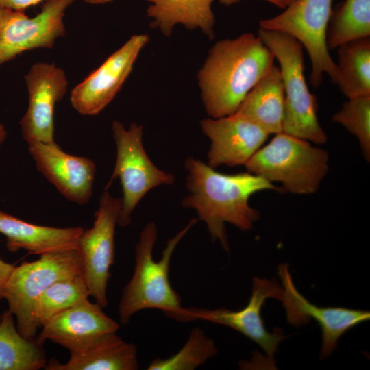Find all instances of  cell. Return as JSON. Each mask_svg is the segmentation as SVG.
Here are the masks:
<instances>
[{"label": "cell", "instance_id": "6da1fadb", "mask_svg": "<svg viewBox=\"0 0 370 370\" xmlns=\"http://www.w3.org/2000/svg\"><path fill=\"white\" fill-rule=\"evenodd\" d=\"M189 191L182 204L194 209L207 227L212 241L230 252L225 223L247 231L260 217L250 206V197L260 191L283 190L261 176L249 172L225 174L192 157L185 161Z\"/></svg>", "mask_w": 370, "mask_h": 370}, {"label": "cell", "instance_id": "7a4b0ae2", "mask_svg": "<svg viewBox=\"0 0 370 370\" xmlns=\"http://www.w3.org/2000/svg\"><path fill=\"white\" fill-rule=\"evenodd\" d=\"M274 60L271 51L252 33L215 42L197 77L207 114L211 118L234 114Z\"/></svg>", "mask_w": 370, "mask_h": 370}, {"label": "cell", "instance_id": "3957f363", "mask_svg": "<svg viewBox=\"0 0 370 370\" xmlns=\"http://www.w3.org/2000/svg\"><path fill=\"white\" fill-rule=\"evenodd\" d=\"M198 220L192 219L167 241L158 261L153 257L157 227L150 222L143 229L135 246L133 275L123 288L118 305L121 324L127 325L134 314L145 309L160 310L170 318L182 307L180 296L170 282L171 260L178 243Z\"/></svg>", "mask_w": 370, "mask_h": 370}, {"label": "cell", "instance_id": "277c9868", "mask_svg": "<svg viewBox=\"0 0 370 370\" xmlns=\"http://www.w3.org/2000/svg\"><path fill=\"white\" fill-rule=\"evenodd\" d=\"M258 36L279 63L284 95L282 132L322 145L328 136L321 126L318 103L304 76V47L293 37L260 28Z\"/></svg>", "mask_w": 370, "mask_h": 370}, {"label": "cell", "instance_id": "5b68a950", "mask_svg": "<svg viewBox=\"0 0 370 370\" xmlns=\"http://www.w3.org/2000/svg\"><path fill=\"white\" fill-rule=\"evenodd\" d=\"M328 162L325 150L282 132L261 147L245 166L249 173L280 183L283 190L309 195L319 189L328 171Z\"/></svg>", "mask_w": 370, "mask_h": 370}, {"label": "cell", "instance_id": "8992f818", "mask_svg": "<svg viewBox=\"0 0 370 370\" xmlns=\"http://www.w3.org/2000/svg\"><path fill=\"white\" fill-rule=\"evenodd\" d=\"M84 273L79 249L42 254L33 262L15 267L4 287L3 299L16 317L18 332L27 338H35L38 325L34 305L40 295L55 282Z\"/></svg>", "mask_w": 370, "mask_h": 370}, {"label": "cell", "instance_id": "52a82bcc", "mask_svg": "<svg viewBox=\"0 0 370 370\" xmlns=\"http://www.w3.org/2000/svg\"><path fill=\"white\" fill-rule=\"evenodd\" d=\"M112 131L116 158L105 190L119 179L123 197L118 225L125 227L131 223L132 214L143 197L155 187L172 184L175 177L156 167L149 159L143 146L141 125L132 123L126 128L121 121L115 120Z\"/></svg>", "mask_w": 370, "mask_h": 370}, {"label": "cell", "instance_id": "ba28073f", "mask_svg": "<svg viewBox=\"0 0 370 370\" xmlns=\"http://www.w3.org/2000/svg\"><path fill=\"white\" fill-rule=\"evenodd\" d=\"M332 0H295L280 14L260 21L261 29L288 34L307 51L311 62L310 82L318 87L327 74L336 83V64L326 42L332 15Z\"/></svg>", "mask_w": 370, "mask_h": 370}, {"label": "cell", "instance_id": "9c48e42d", "mask_svg": "<svg viewBox=\"0 0 370 370\" xmlns=\"http://www.w3.org/2000/svg\"><path fill=\"white\" fill-rule=\"evenodd\" d=\"M282 286L275 280L255 277L247 304L238 310L226 308L207 309L182 307L170 319L180 323L204 321L233 329L255 342L265 352L269 365H274V355L280 343L286 337L282 329L269 332L264 326L261 309L269 298L281 300Z\"/></svg>", "mask_w": 370, "mask_h": 370}, {"label": "cell", "instance_id": "30bf717a", "mask_svg": "<svg viewBox=\"0 0 370 370\" xmlns=\"http://www.w3.org/2000/svg\"><path fill=\"white\" fill-rule=\"evenodd\" d=\"M121 197L104 190L99 199L92 227L84 230L79 249L84 262V277L90 296L101 307L108 305L107 288L110 267L115 258V228L121 208Z\"/></svg>", "mask_w": 370, "mask_h": 370}, {"label": "cell", "instance_id": "8fae6325", "mask_svg": "<svg viewBox=\"0 0 370 370\" xmlns=\"http://www.w3.org/2000/svg\"><path fill=\"white\" fill-rule=\"evenodd\" d=\"M149 41L147 34L132 36L72 89L70 94L72 107L84 116L99 114L120 91Z\"/></svg>", "mask_w": 370, "mask_h": 370}, {"label": "cell", "instance_id": "7c38bea8", "mask_svg": "<svg viewBox=\"0 0 370 370\" xmlns=\"http://www.w3.org/2000/svg\"><path fill=\"white\" fill-rule=\"evenodd\" d=\"M278 273L283 288L280 301L285 309L288 322L295 326H301L313 319L321 328L320 359L331 355L337 347L341 336L347 331L370 319L369 310L323 307L312 304L295 287L287 264H280Z\"/></svg>", "mask_w": 370, "mask_h": 370}, {"label": "cell", "instance_id": "4fadbf2b", "mask_svg": "<svg viewBox=\"0 0 370 370\" xmlns=\"http://www.w3.org/2000/svg\"><path fill=\"white\" fill-rule=\"evenodd\" d=\"M28 92V106L19 124L23 139L54 143V110L68 90L64 70L55 63L38 62L24 76Z\"/></svg>", "mask_w": 370, "mask_h": 370}, {"label": "cell", "instance_id": "5bb4252c", "mask_svg": "<svg viewBox=\"0 0 370 370\" xmlns=\"http://www.w3.org/2000/svg\"><path fill=\"white\" fill-rule=\"evenodd\" d=\"M75 0H47L34 17L10 10L0 27V66L22 53L52 48L65 35L64 17Z\"/></svg>", "mask_w": 370, "mask_h": 370}, {"label": "cell", "instance_id": "9a60e30c", "mask_svg": "<svg viewBox=\"0 0 370 370\" xmlns=\"http://www.w3.org/2000/svg\"><path fill=\"white\" fill-rule=\"evenodd\" d=\"M88 298L49 319L37 338L43 343L51 341L74 354L86 350L107 334L117 332L119 324L98 303Z\"/></svg>", "mask_w": 370, "mask_h": 370}, {"label": "cell", "instance_id": "2e32d148", "mask_svg": "<svg viewBox=\"0 0 370 370\" xmlns=\"http://www.w3.org/2000/svg\"><path fill=\"white\" fill-rule=\"evenodd\" d=\"M28 151L37 169L67 200L78 205L90 201L96 174L92 160L67 153L56 142L32 143Z\"/></svg>", "mask_w": 370, "mask_h": 370}, {"label": "cell", "instance_id": "e0dca14e", "mask_svg": "<svg viewBox=\"0 0 370 370\" xmlns=\"http://www.w3.org/2000/svg\"><path fill=\"white\" fill-rule=\"evenodd\" d=\"M204 134L210 140L208 165L212 168L245 165L269 135L258 125L236 114L201 121Z\"/></svg>", "mask_w": 370, "mask_h": 370}, {"label": "cell", "instance_id": "ac0fdd59", "mask_svg": "<svg viewBox=\"0 0 370 370\" xmlns=\"http://www.w3.org/2000/svg\"><path fill=\"white\" fill-rule=\"evenodd\" d=\"M84 228L54 227L26 222L0 210V233L6 238L10 252L24 249L29 254H45L79 249Z\"/></svg>", "mask_w": 370, "mask_h": 370}, {"label": "cell", "instance_id": "d6986e66", "mask_svg": "<svg viewBox=\"0 0 370 370\" xmlns=\"http://www.w3.org/2000/svg\"><path fill=\"white\" fill-rule=\"evenodd\" d=\"M284 95L279 66L272 64L246 95L236 113L269 134L282 132Z\"/></svg>", "mask_w": 370, "mask_h": 370}, {"label": "cell", "instance_id": "ffe728a7", "mask_svg": "<svg viewBox=\"0 0 370 370\" xmlns=\"http://www.w3.org/2000/svg\"><path fill=\"white\" fill-rule=\"evenodd\" d=\"M117 332L107 334L86 350L71 354L64 364L55 359L47 362V370H136L137 349L123 340Z\"/></svg>", "mask_w": 370, "mask_h": 370}, {"label": "cell", "instance_id": "44dd1931", "mask_svg": "<svg viewBox=\"0 0 370 370\" xmlns=\"http://www.w3.org/2000/svg\"><path fill=\"white\" fill-rule=\"evenodd\" d=\"M147 15L150 26L166 36L175 27L182 25L187 29H199L210 39L214 38L215 17L212 10L214 0H147Z\"/></svg>", "mask_w": 370, "mask_h": 370}, {"label": "cell", "instance_id": "7402d4cb", "mask_svg": "<svg viewBox=\"0 0 370 370\" xmlns=\"http://www.w3.org/2000/svg\"><path fill=\"white\" fill-rule=\"evenodd\" d=\"M8 310L0 321V370H38L47 364L44 343L18 332Z\"/></svg>", "mask_w": 370, "mask_h": 370}, {"label": "cell", "instance_id": "603a6c76", "mask_svg": "<svg viewBox=\"0 0 370 370\" xmlns=\"http://www.w3.org/2000/svg\"><path fill=\"white\" fill-rule=\"evenodd\" d=\"M336 81L348 99L370 95V38L351 40L338 47Z\"/></svg>", "mask_w": 370, "mask_h": 370}, {"label": "cell", "instance_id": "cb8c5ba5", "mask_svg": "<svg viewBox=\"0 0 370 370\" xmlns=\"http://www.w3.org/2000/svg\"><path fill=\"white\" fill-rule=\"evenodd\" d=\"M370 36V0H345L331 16L326 34L329 49Z\"/></svg>", "mask_w": 370, "mask_h": 370}, {"label": "cell", "instance_id": "d4e9b609", "mask_svg": "<svg viewBox=\"0 0 370 370\" xmlns=\"http://www.w3.org/2000/svg\"><path fill=\"white\" fill-rule=\"evenodd\" d=\"M89 296L83 273L55 282L35 303L34 317L38 327L41 328L55 315Z\"/></svg>", "mask_w": 370, "mask_h": 370}, {"label": "cell", "instance_id": "484cf974", "mask_svg": "<svg viewBox=\"0 0 370 370\" xmlns=\"http://www.w3.org/2000/svg\"><path fill=\"white\" fill-rule=\"evenodd\" d=\"M217 353L214 341L204 331L193 328L182 347L173 355L156 358L148 365L147 370H193L204 364Z\"/></svg>", "mask_w": 370, "mask_h": 370}, {"label": "cell", "instance_id": "4316f807", "mask_svg": "<svg viewBox=\"0 0 370 370\" xmlns=\"http://www.w3.org/2000/svg\"><path fill=\"white\" fill-rule=\"evenodd\" d=\"M332 116L359 141L363 156L370 158V95L348 99Z\"/></svg>", "mask_w": 370, "mask_h": 370}, {"label": "cell", "instance_id": "83f0119b", "mask_svg": "<svg viewBox=\"0 0 370 370\" xmlns=\"http://www.w3.org/2000/svg\"><path fill=\"white\" fill-rule=\"evenodd\" d=\"M47 0H0V4L5 9L25 12L28 8Z\"/></svg>", "mask_w": 370, "mask_h": 370}, {"label": "cell", "instance_id": "f1b7e54d", "mask_svg": "<svg viewBox=\"0 0 370 370\" xmlns=\"http://www.w3.org/2000/svg\"><path fill=\"white\" fill-rule=\"evenodd\" d=\"M15 264L3 261L0 258V301L3 299L4 287Z\"/></svg>", "mask_w": 370, "mask_h": 370}, {"label": "cell", "instance_id": "f546056e", "mask_svg": "<svg viewBox=\"0 0 370 370\" xmlns=\"http://www.w3.org/2000/svg\"><path fill=\"white\" fill-rule=\"evenodd\" d=\"M241 0H219V2L224 5H231L239 2ZM279 8H285L288 5V0H265Z\"/></svg>", "mask_w": 370, "mask_h": 370}, {"label": "cell", "instance_id": "4dcf8cb0", "mask_svg": "<svg viewBox=\"0 0 370 370\" xmlns=\"http://www.w3.org/2000/svg\"><path fill=\"white\" fill-rule=\"evenodd\" d=\"M7 137V131L3 124L0 121V149Z\"/></svg>", "mask_w": 370, "mask_h": 370}, {"label": "cell", "instance_id": "1f68e13d", "mask_svg": "<svg viewBox=\"0 0 370 370\" xmlns=\"http://www.w3.org/2000/svg\"><path fill=\"white\" fill-rule=\"evenodd\" d=\"M10 10L4 8L0 4V27L2 25L3 21H5Z\"/></svg>", "mask_w": 370, "mask_h": 370}, {"label": "cell", "instance_id": "d6a6232c", "mask_svg": "<svg viewBox=\"0 0 370 370\" xmlns=\"http://www.w3.org/2000/svg\"><path fill=\"white\" fill-rule=\"evenodd\" d=\"M114 0H84L87 3L92 5H101L110 3Z\"/></svg>", "mask_w": 370, "mask_h": 370}, {"label": "cell", "instance_id": "836d02e7", "mask_svg": "<svg viewBox=\"0 0 370 370\" xmlns=\"http://www.w3.org/2000/svg\"><path fill=\"white\" fill-rule=\"evenodd\" d=\"M293 1H295V0H288V4H289L291 2Z\"/></svg>", "mask_w": 370, "mask_h": 370}, {"label": "cell", "instance_id": "e575fe53", "mask_svg": "<svg viewBox=\"0 0 370 370\" xmlns=\"http://www.w3.org/2000/svg\"><path fill=\"white\" fill-rule=\"evenodd\" d=\"M1 315H2V314L0 312V321H1Z\"/></svg>", "mask_w": 370, "mask_h": 370}]
</instances>
